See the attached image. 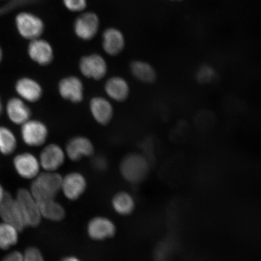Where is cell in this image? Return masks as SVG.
<instances>
[{"label":"cell","mask_w":261,"mask_h":261,"mask_svg":"<svg viewBox=\"0 0 261 261\" xmlns=\"http://www.w3.org/2000/svg\"><path fill=\"white\" fill-rule=\"evenodd\" d=\"M65 160V152L61 147L51 143L42 150L39 162L45 171L55 172L63 165Z\"/></svg>","instance_id":"9c48e42d"},{"label":"cell","mask_w":261,"mask_h":261,"mask_svg":"<svg viewBox=\"0 0 261 261\" xmlns=\"http://www.w3.org/2000/svg\"><path fill=\"white\" fill-rule=\"evenodd\" d=\"M14 166L16 172L22 178L34 179L40 174L39 160L29 152L21 153L15 156Z\"/></svg>","instance_id":"30bf717a"},{"label":"cell","mask_w":261,"mask_h":261,"mask_svg":"<svg viewBox=\"0 0 261 261\" xmlns=\"http://www.w3.org/2000/svg\"><path fill=\"white\" fill-rule=\"evenodd\" d=\"M2 261H23L22 253L18 251H13L6 255Z\"/></svg>","instance_id":"f546056e"},{"label":"cell","mask_w":261,"mask_h":261,"mask_svg":"<svg viewBox=\"0 0 261 261\" xmlns=\"http://www.w3.org/2000/svg\"><path fill=\"white\" fill-rule=\"evenodd\" d=\"M22 253L23 261H44L43 255L37 247H29Z\"/></svg>","instance_id":"4316f807"},{"label":"cell","mask_w":261,"mask_h":261,"mask_svg":"<svg viewBox=\"0 0 261 261\" xmlns=\"http://www.w3.org/2000/svg\"><path fill=\"white\" fill-rule=\"evenodd\" d=\"M15 90L21 99L29 102H37L43 94L40 83L30 77H22L15 84Z\"/></svg>","instance_id":"2e32d148"},{"label":"cell","mask_w":261,"mask_h":261,"mask_svg":"<svg viewBox=\"0 0 261 261\" xmlns=\"http://www.w3.org/2000/svg\"><path fill=\"white\" fill-rule=\"evenodd\" d=\"M61 261H82L78 257L74 256H69L64 257Z\"/></svg>","instance_id":"4dcf8cb0"},{"label":"cell","mask_w":261,"mask_h":261,"mask_svg":"<svg viewBox=\"0 0 261 261\" xmlns=\"http://www.w3.org/2000/svg\"><path fill=\"white\" fill-rule=\"evenodd\" d=\"M93 143L84 136H76L69 140L65 147V154L70 161H80L85 156H91L94 154Z\"/></svg>","instance_id":"4fadbf2b"},{"label":"cell","mask_w":261,"mask_h":261,"mask_svg":"<svg viewBox=\"0 0 261 261\" xmlns=\"http://www.w3.org/2000/svg\"><path fill=\"white\" fill-rule=\"evenodd\" d=\"M17 146V140L12 130L0 126V152L3 155L12 154Z\"/></svg>","instance_id":"d4e9b609"},{"label":"cell","mask_w":261,"mask_h":261,"mask_svg":"<svg viewBox=\"0 0 261 261\" xmlns=\"http://www.w3.org/2000/svg\"><path fill=\"white\" fill-rule=\"evenodd\" d=\"M103 48L110 56H116L123 51L125 40L122 33L116 29H108L103 34Z\"/></svg>","instance_id":"44dd1931"},{"label":"cell","mask_w":261,"mask_h":261,"mask_svg":"<svg viewBox=\"0 0 261 261\" xmlns=\"http://www.w3.org/2000/svg\"><path fill=\"white\" fill-rule=\"evenodd\" d=\"M63 178L56 171L41 173L33 179L29 191L37 202L55 199L61 191Z\"/></svg>","instance_id":"7a4b0ae2"},{"label":"cell","mask_w":261,"mask_h":261,"mask_svg":"<svg viewBox=\"0 0 261 261\" xmlns=\"http://www.w3.org/2000/svg\"><path fill=\"white\" fill-rule=\"evenodd\" d=\"M6 194V192L4 188L2 187V185L0 184V201H1L3 198H4Z\"/></svg>","instance_id":"1f68e13d"},{"label":"cell","mask_w":261,"mask_h":261,"mask_svg":"<svg viewBox=\"0 0 261 261\" xmlns=\"http://www.w3.org/2000/svg\"><path fill=\"white\" fill-rule=\"evenodd\" d=\"M16 25L22 37L34 40L40 38L44 30V25L40 18L30 14L22 12L16 16Z\"/></svg>","instance_id":"8992f818"},{"label":"cell","mask_w":261,"mask_h":261,"mask_svg":"<svg viewBox=\"0 0 261 261\" xmlns=\"http://www.w3.org/2000/svg\"><path fill=\"white\" fill-rule=\"evenodd\" d=\"M19 230L5 222L0 223V249L8 250L18 242Z\"/></svg>","instance_id":"cb8c5ba5"},{"label":"cell","mask_w":261,"mask_h":261,"mask_svg":"<svg viewBox=\"0 0 261 261\" xmlns=\"http://www.w3.org/2000/svg\"><path fill=\"white\" fill-rule=\"evenodd\" d=\"M63 2L65 7L73 12L83 11L87 6V0H63Z\"/></svg>","instance_id":"83f0119b"},{"label":"cell","mask_w":261,"mask_h":261,"mask_svg":"<svg viewBox=\"0 0 261 261\" xmlns=\"http://www.w3.org/2000/svg\"><path fill=\"white\" fill-rule=\"evenodd\" d=\"M16 201L18 204L26 226L37 227L41 224L42 217L37 200L27 189H19L16 192Z\"/></svg>","instance_id":"3957f363"},{"label":"cell","mask_w":261,"mask_h":261,"mask_svg":"<svg viewBox=\"0 0 261 261\" xmlns=\"http://www.w3.org/2000/svg\"><path fill=\"white\" fill-rule=\"evenodd\" d=\"M99 26V18L95 14L85 13L75 21L74 31L77 37L82 40H90L96 35Z\"/></svg>","instance_id":"9a60e30c"},{"label":"cell","mask_w":261,"mask_h":261,"mask_svg":"<svg viewBox=\"0 0 261 261\" xmlns=\"http://www.w3.org/2000/svg\"><path fill=\"white\" fill-rule=\"evenodd\" d=\"M21 135L26 145L39 147L46 142L48 130L45 124L40 120L30 119L21 125Z\"/></svg>","instance_id":"5b68a950"},{"label":"cell","mask_w":261,"mask_h":261,"mask_svg":"<svg viewBox=\"0 0 261 261\" xmlns=\"http://www.w3.org/2000/svg\"><path fill=\"white\" fill-rule=\"evenodd\" d=\"M37 203L42 218L55 222L61 221L65 218L64 208L63 205L55 201V199L38 201Z\"/></svg>","instance_id":"603a6c76"},{"label":"cell","mask_w":261,"mask_h":261,"mask_svg":"<svg viewBox=\"0 0 261 261\" xmlns=\"http://www.w3.org/2000/svg\"><path fill=\"white\" fill-rule=\"evenodd\" d=\"M28 54L34 63L41 66L51 64L54 58L51 45L47 41L40 38L31 41L28 47Z\"/></svg>","instance_id":"5bb4252c"},{"label":"cell","mask_w":261,"mask_h":261,"mask_svg":"<svg viewBox=\"0 0 261 261\" xmlns=\"http://www.w3.org/2000/svg\"><path fill=\"white\" fill-rule=\"evenodd\" d=\"M104 88L107 95L116 102H124L129 96V85L122 77L114 76L110 78L106 82Z\"/></svg>","instance_id":"ffe728a7"},{"label":"cell","mask_w":261,"mask_h":261,"mask_svg":"<svg viewBox=\"0 0 261 261\" xmlns=\"http://www.w3.org/2000/svg\"><path fill=\"white\" fill-rule=\"evenodd\" d=\"M151 166L147 156L142 153L132 152L122 159L119 166L120 174L130 184L145 181L150 173Z\"/></svg>","instance_id":"6da1fadb"},{"label":"cell","mask_w":261,"mask_h":261,"mask_svg":"<svg viewBox=\"0 0 261 261\" xmlns=\"http://www.w3.org/2000/svg\"><path fill=\"white\" fill-rule=\"evenodd\" d=\"M93 168L97 171H105L107 168L108 163L107 159L102 156H97L94 158L92 162Z\"/></svg>","instance_id":"f1b7e54d"},{"label":"cell","mask_w":261,"mask_h":261,"mask_svg":"<svg viewBox=\"0 0 261 261\" xmlns=\"http://www.w3.org/2000/svg\"><path fill=\"white\" fill-rule=\"evenodd\" d=\"M58 91L64 99L78 103L84 99V85L79 77L67 76L62 79L58 84Z\"/></svg>","instance_id":"7c38bea8"},{"label":"cell","mask_w":261,"mask_h":261,"mask_svg":"<svg viewBox=\"0 0 261 261\" xmlns=\"http://www.w3.org/2000/svg\"><path fill=\"white\" fill-rule=\"evenodd\" d=\"M129 69L134 77L143 84H154L158 80V73L155 68L148 62L133 61L130 63Z\"/></svg>","instance_id":"d6986e66"},{"label":"cell","mask_w":261,"mask_h":261,"mask_svg":"<svg viewBox=\"0 0 261 261\" xmlns=\"http://www.w3.org/2000/svg\"><path fill=\"white\" fill-rule=\"evenodd\" d=\"M2 109H3V106L1 99H0V115H1V113L2 112Z\"/></svg>","instance_id":"836d02e7"},{"label":"cell","mask_w":261,"mask_h":261,"mask_svg":"<svg viewBox=\"0 0 261 261\" xmlns=\"http://www.w3.org/2000/svg\"><path fill=\"white\" fill-rule=\"evenodd\" d=\"M90 109L94 119L100 125H107L113 118V106L106 98L100 96L92 98L90 102Z\"/></svg>","instance_id":"e0dca14e"},{"label":"cell","mask_w":261,"mask_h":261,"mask_svg":"<svg viewBox=\"0 0 261 261\" xmlns=\"http://www.w3.org/2000/svg\"><path fill=\"white\" fill-rule=\"evenodd\" d=\"M2 58H3V51H2L1 47H0V63H1Z\"/></svg>","instance_id":"d6a6232c"},{"label":"cell","mask_w":261,"mask_h":261,"mask_svg":"<svg viewBox=\"0 0 261 261\" xmlns=\"http://www.w3.org/2000/svg\"><path fill=\"white\" fill-rule=\"evenodd\" d=\"M116 226L109 218L96 217L87 225L88 236L94 241H103L115 236Z\"/></svg>","instance_id":"8fae6325"},{"label":"cell","mask_w":261,"mask_h":261,"mask_svg":"<svg viewBox=\"0 0 261 261\" xmlns=\"http://www.w3.org/2000/svg\"><path fill=\"white\" fill-rule=\"evenodd\" d=\"M87 182L86 178L80 172L69 173L63 178L61 191L68 200H78L86 191Z\"/></svg>","instance_id":"ba28073f"},{"label":"cell","mask_w":261,"mask_h":261,"mask_svg":"<svg viewBox=\"0 0 261 261\" xmlns=\"http://www.w3.org/2000/svg\"><path fill=\"white\" fill-rule=\"evenodd\" d=\"M171 1H180V0H171Z\"/></svg>","instance_id":"e575fe53"},{"label":"cell","mask_w":261,"mask_h":261,"mask_svg":"<svg viewBox=\"0 0 261 261\" xmlns=\"http://www.w3.org/2000/svg\"><path fill=\"white\" fill-rule=\"evenodd\" d=\"M6 111L9 119L16 125H22L31 119V110L21 98L14 97L10 99L6 106Z\"/></svg>","instance_id":"ac0fdd59"},{"label":"cell","mask_w":261,"mask_h":261,"mask_svg":"<svg viewBox=\"0 0 261 261\" xmlns=\"http://www.w3.org/2000/svg\"><path fill=\"white\" fill-rule=\"evenodd\" d=\"M217 73L213 67L208 64H203L197 68L195 77L197 83L206 85L213 83L216 79Z\"/></svg>","instance_id":"484cf974"},{"label":"cell","mask_w":261,"mask_h":261,"mask_svg":"<svg viewBox=\"0 0 261 261\" xmlns=\"http://www.w3.org/2000/svg\"><path fill=\"white\" fill-rule=\"evenodd\" d=\"M80 70L85 77L99 81L107 73L108 66L105 59L99 54H91L83 57L79 63Z\"/></svg>","instance_id":"52a82bcc"},{"label":"cell","mask_w":261,"mask_h":261,"mask_svg":"<svg viewBox=\"0 0 261 261\" xmlns=\"http://www.w3.org/2000/svg\"><path fill=\"white\" fill-rule=\"evenodd\" d=\"M0 218L3 222L17 228L19 232L27 227L17 201L8 192H6L4 198L0 201Z\"/></svg>","instance_id":"277c9868"},{"label":"cell","mask_w":261,"mask_h":261,"mask_svg":"<svg viewBox=\"0 0 261 261\" xmlns=\"http://www.w3.org/2000/svg\"><path fill=\"white\" fill-rule=\"evenodd\" d=\"M112 204L114 211L121 216H128L136 208L135 198L125 191L119 192L114 195Z\"/></svg>","instance_id":"7402d4cb"}]
</instances>
